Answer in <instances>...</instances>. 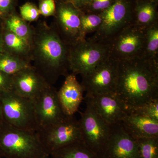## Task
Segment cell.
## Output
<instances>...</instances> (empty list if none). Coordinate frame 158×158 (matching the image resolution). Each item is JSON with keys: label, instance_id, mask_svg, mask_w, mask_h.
Wrapping results in <instances>:
<instances>
[{"label": "cell", "instance_id": "cell-8", "mask_svg": "<svg viewBox=\"0 0 158 158\" xmlns=\"http://www.w3.org/2000/svg\"><path fill=\"white\" fill-rule=\"evenodd\" d=\"M43 145L49 155L57 150L82 141L78 120L73 116L37 131Z\"/></svg>", "mask_w": 158, "mask_h": 158}, {"label": "cell", "instance_id": "cell-30", "mask_svg": "<svg viewBox=\"0 0 158 158\" xmlns=\"http://www.w3.org/2000/svg\"><path fill=\"white\" fill-rule=\"evenodd\" d=\"M18 0H0V21L16 11Z\"/></svg>", "mask_w": 158, "mask_h": 158}, {"label": "cell", "instance_id": "cell-11", "mask_svg": "<svg viewBox=\"0 0 158 158\" xmlns=\"http://www.w3.org/2000/svg\"><path fill=\"white\" fill-rule=\"evenodd\" d=\"M33 102L38 131L56 124L68 116L62 110L57 90L53 85H49Z\"/></svg>", "mask_w": 158, "mask_h": 158}, {"label": "cell", "instance_id": "cell-6", "mask_svg": "<svg viewBox=\"0 0 158 158\" xmlns=\"http://www.w3.org/2000/svg\"><path fill=\"white\" fill-rule=\"evenodd\" d=\"M0 103L5 123L20 129L38 131L32 100L10 90L0 93Z\"/></svg>", "mask_w": 158, "mask_h": 158}, {"label": "cell", "instance_id": "cell-37", "mask_svg": "<svg viewBox=\"0 0 158 158\" xmlns=\"http://www.w3.org/2000/svg\"><path fill=\"white\" fill-rule=\"evenodd\" d=\"M0 158H1V157H0Z\"/></svg>", "mask_w": 158, "mask_h": 158}, {"label": "cell", "instance_id": "cell-4", "mask_svg": "<svg viewBox=\"0 0 158 158\" xmlns=\"http://www.w3.org/2000/svg\"><path fill=\"white\" fill-rule=\"evenodd\" d=\"M86 109L78 120L82 141L100 158H103L107 147L110 126L100 116L90 97H84Z\"/></svg>", "mask_w": 158, "mask_h": 158}, {"label": "cell", "instance_id": "cell-16", "mask_svg": "<svg viewBox=\"0 0 158 158\" xmlns=\"http://www.w3.org/2000/svg\"><path fill=\"white\" fill-rule=\"evenodd\" d=\"M62 87L57 91L61 107L66 116H74L78 111L84 100V88L77 80L76 75L71 73L65 77Z\"/></svg>", "mask_w": 158, "mask_h": 158}, {"label": "cell", "instance_id": "cell-22", "mask_svg": "<svg viewBox=\"0 0 158 158\" xmlns=\"http://www.w3.org/2000/svg\"><path fill=\"white\" fill-rule=\"evenodd\" d=\"M141 57L158 62V22L145 30L144 50Z\"/></svg>", "mask_w": 158, "mask_h": 158}, {"label": "cell", "instance_id": "cell-12", "mask_svg": "<svg viewBox=\"0 0 158 158\" xmlns=\"http://www.w3.org/2000/svg\"><path fill=\"white\" fill-rule=\"evenodd\" d=\"M55 23L60 36L68 45L80 41L81 10L66 1L56 0Z\"/></svg>", "mask_w": 158, "mask_h": 158}, {"label": "cell", "instance_id": "cell-33", "mask_svg": "<svg viewBox=\"0 0 158 158\" xmlns=\"http://www.w3.org/2000/svg\"><path fill=\"white\" fill-rule=\"evenodd\" d=\"M3 28L2 23H0V53L3 51Z\"/></svg>", "mask_w": 158, "mask_h": 158}, {"label": "cell", "instance_id": "cell-35", "mask_svg": "<svg viewBox=\"0 0 158 158\" xmlns=\"http://www.w3.org/2000/svg\"><path fill=\"white\" fill-rule=\"evenodd\" d=\"M147 1H150V2H153L158 4V0H147Z\"/></svg>", "mask_w": 158, "mask_h": 158}, {"label": "cell", "instance_id": "cell-36", "mask_svg": "<svg viewBox=\"0 0 158 158\" xmlns=\"http://www.w3.org/2000/svg\"><path fill=\"white\" fill-rule=\"evenodd\" d=\"M62 1H65V0H62Z\"/></svg>", "mask_w": 158, "mask_h": 158}, {"label": "cell", "instance_id": "cell-18", "mask_svg": "<svg viewBox=\"0 0 158 158\" xmlns=\"http://www.w3.org/2000/svg\"><path fill=\"white\" fill-rule=\"evenodd\" d=\"M2 37L4 52L31 63V45L28 41L4 28Z\"/></svg>", "mask_w": 158, "mask_h": 158}, {"label": "cell", "instance_id": "cell-19", "mask_svg": "<svg viewBox=\"0 0 158 158\" xmlns=\"http://www.w3.org/2000/svg\"><path fill=\"white\" fill-rule=\"evenodd\" d=\"M158 4L147 0H136L134 23L146 30L158 22Z\"/></svg>", "mask_w": 158, "mask_h": 158}, {"label": "cell", "instance_id": "cell-2", "mask_svg": "<svg viewBox=\"0 0 158 158\" xmlns=\"http://www.w3.org/2000/svg\"><path fill=\"white\" fill-rule=\"evenodd\" d=\"M116 93L128 107L158 99V62L141 57L119 62Z\"/></svg>", "mask_w": 158, "mask_h": 158}, {"label": "cell", "instance_id": "cell-24", "mask_svg": "<svg viewBox=\"0 0 158 158\" xmlns=\"http://www.w3.org/2000/svg\"><path fill=\"white\" fill-rule=\"evenodd\" d=\"M80 20V41L86 39V36L88 34L96 32L102 22L101 14L85 12L81 10Z\"/></svg>", "mask_w": 158, "mask_h": 158}, {"label": "cell", "instance_id": "cell-28", "mask_svg": "<svg viewBox=\"0 0 158 158\" xmlns=\"http://www.w3.org/2000/svg\"><path fill=\"white\" fill-rule=\"evenodd\" d=\"M116 0H91L89 5L81 10L85 12L101 14L109 9Z\"/></svg>", "mask_w": 158, "mask_h": 158}, {"label": "cell", "instance_id": "cell-21", "mask_svg": "<svg viewBox=\"0 0 158 158\" xmlns=\"http://www.w3.org/2000/svg\"><path fill=\"white\" fill-rule=\"evenodd\" d=\"M50 155L53 158H100L82 141L57 150Z\"/></svg>", "mask_w": 158, "mask_h": 158}, {"label": "cell", "instance_id": "cell-5", "mask_svg": "<svg viewBox=\"0 0 158 158\" xmlns=\"http://www.w3.org/2000/svg\"><path fill=\"white\" fill-rule=\"evenodd\" d=\"M110 56L107 43L86 38L69 45V70L75 75L85 76Z\"/></svg>", "mask_w": 158, "mask_h": 158}, {"label": "cell", "instance_id": "cell-25", "mask_svg": "<svg viewBox=\"0 0 158 158\" xmlns=\"http://www.w3.org/2000/svg\"><path fill=\"white\" fill-rule=\"evenodd\" d=\"M136 140L140 158H158V137Z\"/></svg>", "mask_w": 158, "mask_h": 158}, {"label": "cell", "instance_id": "cell-15", "mask_svg": "<svg viewBox=\"0 0 158 158\" xmlns=\"http://www.w3.org/2000/svg\"><path fill=\"white\" fill-rule=\"evenodd\" d=\"M86 95L90 97L98 113L110 126L121 122L128 114L127 106L116 93Z\"/></svg>", "mask_w": 158, "mask_h": 158}, {"label": "cell", "instance_id": "cell-31", "mask_svg": "<svg viewBox=\"0 0 158 158\" xmlns=\"http://www.w3.org/2000/svg\"><path fill=\"white\" fill-rule=\"evenodd\" d=\"M12 76L0 71V93L12 90Z\"/></svg>", "mask_w": 158, "mask_h": 158}, {"label": "cell", "instance_id": "cell-10", "mask_svg": "<svg viewBox=\"0 0 158 158\" xmlns=\"http://www.w3.org/2000/svg\"><path fill=\"white\" fill-rule=\"evenodd\" d=\"M145 30L135 23L123 30L108 43L110 55L118 62L141 57L144 50Z\"/></svg>", "mask_w": 158, "mask_h": 158}, {"label": "cell", "instance_id": "cell-13", "mask_svg": "<svg viewBox=\"0 0 158 158\" xmlns=\"http://www.w3.org/2000/svg\"><path fill=\"white\" fill-rule=\"evenodd\" d=\"M103 158H140L137 140L120 123L110 126V139Z\"/></svg>", "mask_w": 158, "mask_h": 158}, {"label": "cell", "instance_id": "cell-29", "mask_svg": "<svg viewBox=\"0 0 158 158\" xmlns=\"http://www.w3.org/2000/svg\"><path fill=\"white\" fill-rule=\"evenodd\" d=\"M38 8L40 15L54 17L56 11V0H39Z\"/></svg>", "mask_w": 158, "mask_h": 158}, {"label": "cell", "instance_id": "cell-23", "mask_svg": "<svg viewBox=\"0 0 158 158\" xmlns=\"http://www.w3.org/2000/svg\"><path fill=\"white\" fill-rule=\"evenodd\" d=\"M32 65L31 63L3 51L0 53V71L13 76Z\"/></svg>", "mask_w": 158, "mask_h": 158}, {"label": "cell", "instance_id": "cell-26", "mask_svg": "<svg viewBox=\"0 0 158 158\" xmlns=\"http://www.w3.org/2000/svg\"><path fill=\"white\" fill-rule=\"evenodd\" d=\"M128 114L141 115L158 121V99L138 106L128 107Z\"/></svg>", "mask_w": 158, "mask_h": 158}, {"label": "cell", "instance_id": "cell-7", "mask_svg": "<svg viewBox=\"0 0 158 158\" xmlns=\"http://www.w3.org/2000/svg\"><path fill=\"white\" fill-rule=\"evenodd\" d=\"M136 1L116 0L109 9L101 13L102 25L88 39L108 43L123 30L134 23Z\"/></svg>", "mask_w": 158, "mask_h": 158}, {"label": "cell", "instance_id": "cell-14", "mask_svg": "<svg viewBox=\"0 0 158 158\" xmlns=\"http://www.w3.org/2000/svg\"><path fill=\"white\" fill-rule=\"evenodd\" d=\"M49 85L43 77L31 65L12 76L11 90L20 96L33 101Z\"/></svg>", "mask_w": 158, "mask_h": 158}, {"label": "cell", "instance_id": "cell-17", "mask_svg": "<svg viewBox=\"0 0 158 158\" xmlns=\"http://www.w3.org/2000/svg\"><path fill=\"white\" fill-rule=\"evenodd\" d=\"M120 123L136 140L158 137V121L146 116L129 113Z\"/></svg>", "mask_w": 158, "mask_h": 158}, {"label": "cell", "instance_id": "cell-20", "mask_svg": "<svg viewBox=\"0 0 158 158\" xmlns=\"http://www.w3.org/2000/svg\"><path fill=\"white\" fill-rule=\"evenodd\" d=\"M3 28L27 40L31 44L34 28L24 20L17 11L11 13L1 21Z\"/></svg>", "mask_w": 158, "mask_h": 158}, {"label": "cell", "instance_id": "cell-1", "mask_svg": "<svg viewBox=\"0 0 158 158\" xmlns=\"http://www.w3.org/2000/svg\"><path fill=\"white\" fill-rule=\"evenodd\" d=\"M31 43V62L36 70L50 85L56 84L69 70V45L60 36L55 23L49 25L40 20L34 27Z\"/></svg>", "mask_w": 158, "mask_h": 158}, {"label": "cell", "instance_id": "cell-32", "mask_svg": "<svg viewBox=\"0 0 158 158\" xmlns=\"http://www.w3.org/2000/svg\"><path fill=\"white\" fill-rule=\"evenodd\" d=\"M80 10H83L89 5L91 0H65Z\"/></svg>", "mask_w": 158, "mask_h": 158}, {"label": "cell", "instance_id": "cell-9", "mask_svg": "<svg viewBox=\"0 0 158 158\" xmlns=\"http://www.w3.org/2000/svg\"><path fill=\"white\" fill-rule=\"evenodd\" d=\"M119 62L110 55L93 70L82 77L86 95L116 93Z\"/></svg>", "mask_w": 158, "mask_h": 158}, {"label": "cell", "instance_id": "cell-27", "mask_svg": "<svg viewBox=\"0 0 158 158\" xmlns=\"http://www.w3.org/2000/svg\"><path fill=\"white\" fill-rule=\"evenodd\" d=\"M20 15L27 22L37 21L40 16L38 7L34 3L27 2L19 7Z\"/></svg>", "mask_w": 158, "mask_h": 158}, {"label": "cell", "instance_id": "cell-34", "mask_svg": "<svg viewBox=\"0 0 158 158\" xmlns=\"http://www.w3.org/2000/svg\"><path fill=\"white\" fill-rule=\"evenodd\" d=\"M3 122H4V120H3L2 112V107H1V103H0V125L2 124Z\"/></svg>", "mask_w": 158, "mask_h": 158}, {"label": "cell", "instance_id": "cell-3", "mask_svg": "<svg viewBox=\"0 0 158 158\" xmlns=\"http://www.w3.org/2000/svg\"><path fill=\"white\" fill-rule=\"evenodd\" d=\"M49 156L37 132L17 128L5 122L0 125L1 158H48Z\"/></svg>", "mask_w": 158, "mask_h": 158}]
</instances>
